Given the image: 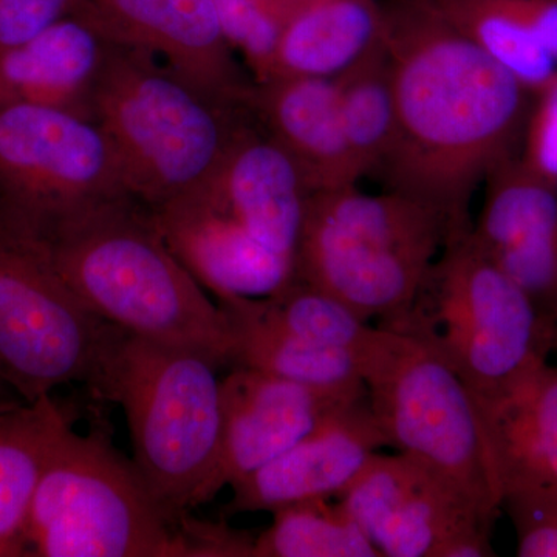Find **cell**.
I'll list each match as a JSON object with an SVG mask.
<instances>
[{
    "instance_id": "cell-1",
    "label": "cell",
    "mask_w": 557,
    "mask_h": 557,
    "mask_svg": "<svg viewBox=\"0 0 557 557\" xmlns=\"http://www.w3.org/2000/svg\"><path fill=\"white\" fill-rule=\"evenodd\" d=\"M383 7L397 131L375 175L434 212L449 242L471 231L487 174L519 156L534 95L428 0Z\"/></svg>"
},
{
    "instance_id": "cell-2",
    "label": "cell",
    "mask_w": 557,
    "mask_h": 557,
    "mask_svg": "<svg viewBox=\"0 0 557 557\" xmlns=\"http://www.w3.org/2000/svg\"><path fill=\"white\" fill-rule=\"evenodd\" d=\"M36 231L65 284L102 321L157 343L196 348L219 368H233L236 346L225 311L138 201H102Z\"/></svg>"
},
{
    "instance_id": "cell-3",
    "label": "cell",
    "mask_w": 557,
    "mask_h": 557,
    "mask_svg": "<svg viewBox=\"0 0 557 557\" xmlns=\"http://www.w3.org/2000/svg\"><path fill=\"white\" fill-rule=\"evenodd\" d=\"M219 369L196 348L157 343L109 324L87 386L95 398L124 410L135 467L161 508L177 522L200 507L218 463Z\"/></svg>"
},
{
    "instance_id": "cell-4",
    "label": "cell",
    "mask_w": 557,
    "mask_h": 557,
    "mask_svg": "<svg viewBox=\"0 0 557 557\" xmlns=\"http://www.w3.org/2000/svg\"><path fill=\"white\" fill-rule=\"evenodd\" d=\"M127 193L157 207L199 185L255 123L247 106L220 100L156 57L109 40L90 97Z\"/></svg>"
},
{
    "instance_id": "cell-5",
    "label": "cell",
    "mask_w": 557,
    "mask_h": 557,
    "mask_svg": "<svg viewBox=\"0 0 557 557\" xmlns=\"http://www.w3.org/2000/svg\"><path fill=\"white\" fill-rule=\"evenodd\" d=\"M36 557H218V523L172 519L101 426L62 429L25 533Z\"/></svg>"
},
{
    "instance_id": "cell-6",
    "label": "cell",
    "mask_w": 557,
    "mask_h": 557,
    "mask_svg": "<svg viewBox=\"0 0 557 557\" xmlns=\"http://www.w3.org/2000/svg\"><path fill=\"white\" fill-rule=\"evenodd\" d=\"M380 327L432 348L482 412L515 398L547 368L557 333L469 233L443 247L408 313Z\"/></svg>"
},
{
    "instance_id": "cell-7",
    "label": "cell",
    "mask_w": 557,
    "mask_h": 557,
    "mask_svg": "<svg viewBox=\"0 0 557 557\" xmlns=\"http://www.w3.org/2000/svg\"><path fill=\"white\" fill-rule=\"evenodd\" d=\"M446 242L442 220L401 194L317 190L306 203L296 274L366 322L388 325L413 306Z\"/></svg>"
},
{
    "instance_id": "cell-8",
    "label": "cell",
    "mask_w": 557,
    "mask_h": 557,
    "mask_svg": "<svg viewBox=\"0 0 557 557\" xmlns=\"http://www.w3.org/2000/svg\"><path fill=\"white\" fill-rule=\"evenodd\" d=\"M391 332L364 373L387 448L410 458L496 525L502 494L478 401L432 348Z\"/></svg>"
},
{
    "instance_id": "cell-9",
    "label": "cell",
    "mask_w": 557,
    "mask_h": 557,
    "mask_svg": "<svg viewBox=\"0 0 557 557\" xmlns=\"http://www.w3.org/2000/svg\"><path fill=\"white\" fill-rule=\"evenodd\" d=\"M108 327L65 284L38 231L0 207V381L27 403L89 386Z\"/></svg>"
},
{
    "instance_id": "cell-10",
    "label": "cell",
    "mask_w": 557,
    "mask_h": 557,
    "mask_svg": "<svg viewBox=\"0 0 557 557\" xmlns=\"http://www.w3.org/2000/svg\"><path fill=\"white\" fill-rule=\"evenodd\" d=\"M123 197L131 196L119 157L94 120L47 106L0 104V207L42 230Z\"/></svg>"
},
{
    "instance_id": "cell-11",
    "label": "cell",
    "mask_w": 557,
    "mask_h": 557,
    "mask_svg": "<svg viewBox=\"0 0 557 557\" xmlns=\"http://www.w3.org/2000/svg\"><path fill=\"white\" fill-rule=\"evenodd\" d=\"M336 500L381 557L496 556V525L401 454H375Z\"/></svg>"
},
{
    "instance_id": "cell-12",
    "label": "cell",
    "mask_w": 557,
    "mask_h": 557,
    "mask_svg": "<svg viewBox=\"0 0 557 557\" xmlns=\"http://www.w3.org/2000/svg\"><path fill=\"white\" fill-rule=\"evenodd\" d=\"M309 196L296 161L255 121L207 178L166 203L201 226L296 260Z\"/></svg>"
},
{
    "instance_id": "cell-13",
    "label": "cell",
    "mask_w": 557,
    "mask_h": 557,
    "mask_svg": "<svg viewBox=\"0 0 557 557\" xmlns=\"http://www.w3.org/2000/svg\"><path fill=\"white\" fill-rule=\"evenodd\" d=\"M75 14L112 42L148 51L208 94L249 108L255 81L226 42L214 0H78Z\"/></svg>"
},
{
    "instance_id": "cell-14",
    "label": "cell",
    "mask_w": 557,
    "mask_h": 557,
    "mask_svg": "<svg viewBox=\"0 0 557 557\" xmlns=\"http://www.w3.org/2000/svg\"><path fill=\"white\" fill-rule=\"evenodd\" d=\"M366 395L368 392L321 391L260 370L233 368L222 380L218 463L201 494V505L293 448Z\"/></svg>"
},
{
    "instance_id": "cell-15",
    "label": "cell",
    "mask_w": 557,
    "mask_h": 557,
    "mask_svg": "<svg viewBox=\"0 0 557 557\" xmlns=\"http://www.w3.org/2000/svg\"><path fill=\"white\" fill-rule=\"evenodd\" d=\"M384 448L386 437L366 395L293 448L233 483V497L222 509L223 518L273 515L289 505L338 498Z\"/></svg>"
},
{
    "instance_id": "cell-16",
    "label": "cell",
    "mask_w": 557,
    "mask_h": 557,
    "mask_svg": "<svg viewBox=\"0 0 557 557\" xmlns=\"http://www.w3.org/2000/svg\"><path fill=\"white\" fill-rule=\"evenodd\" d=\"M480 416L496 465L502 511L515 528L557 520V368L548 364L515 398Z\"/></svg>"
},
{
    "instance_id": "cell-17",
    "label": "cell",
    "mask_w": 557,
    "mask_h": 557,
    "mask_svg": "<svg viewBox=\"0 0 557 557\" xmlns=\"http://www.w3.org/2000/svg\"><path fill=\"white\" fill-rule=\"evenodd\" d=\"M249 110L296 161L310 194L357 186L362 178L344 135L335 78L255 83Z\"/></svg>"
},
{
    "instance_id": "cell-18",
    "label": "cell",
    "mask_w": 557,
    "mask_h": 557,
    "mask_svg": "<svg viewBox=\"0 0 557 557\" xmlns=\"http://www.w3.org/2000/svg\"><path fill=\"white\" fill-rule=\"evenodd\" d=\"M109 39L79 14L0 51V104L47 106L90 116V97Z\"/></svg>"
},
{
    "instance_id": "cell-19",
    "label": "cell",
    "mask_w": 557,
    "mask_h": 557,
    "mask_svg": "<svg viewBox=\"0 0 557 557\" xmlns=\"http://www.w3.org/2000/svg\"><path fill=\"white\" fill-rule=\"evenodd\" d=\"M531 94L557 73V0H428Z\"/></svg>"
},
{
    "instance_id": "cell-20",
    "label": "cell",
    "mask_w": 557,
    "mask_h": 557,
    "mask_svg": "<svg viewBox=\"0 0 557 557\" xmlns=\"http://www.w3.org/2000/svg\"><path fill=\"white\" fill-rule=\"evenodd\" d=\"M380 0H309L289 14L271 79L336 78L383 42Z\"/></svg>"
},
{
    "instance_id": "cell-21",
    "label": "cell",
    "mask_w": 557,
    "mask_h": 557,
    "mask_svg": "<svg viewBox=\"0 0 557 557\" xmlns=\"http://www.w3.org/2000/svg\"><path fill=\"white\" fill-rule=\"evenodd\" d=\"M234 336L233 368H249L321 391L366 394L357 362L322 347L263 317L255 299L220 298Z\"/></svg>"
},
{
    "instance_id": "cell-22",
    "label": "cell",
    "mask_w": 557,
    "mask_h": 557,
    "mask_svg": "<svg viewBox=\"0 0 557 557\" xmlns=\"http://www.w3.org/2000/svg\"><path fill=\"white\" fill-rule=\"evenodd\" d=\"M67 424L51 395L0 408V557L27 556L33 497L51 448Z\"/></svg>"
},
{
    "instance_id": "cell-23",
    "label": "cell",
    "mask_w": 557,
    "mask_h": 557,
    "mask_svg": "<svg viewBox=\"0 0 557 557\" xmlns=\"http://www.w3.org/2000/svg\"><path fill=\"white\" fill-rule=\"evenodd\" d=\"M485 197L469 239L487 260L536 251L557 239V185L522 157L487 174Z\"/></svg>"
},
{
    "instance_id": "cell-24",
    "label": "cell",
    "mask_w": 557,
    "mask_h": 557,
    "mask_svg": "<svg viewBox=\"0 0 557 557\" xmlns=\"http://www.w3.org/2000/svg\"><path fill=\"white\" fill-rule=\"evenodd\" d=\"M255 302L260 313L274 324L300 338L348 355L357 362L362 380L391 336L387 329L372 327L338 299L300 281Z\"/></svg>"
},
{
    "instance_id": "cell-25",
    "label": "cell",
    "mask_w": 557,
    "mask_h": 557,
    "mask_svg": "<svg viewBox=\"0 0 557 557\" xmlns=\"http://www.w3.org/2000/svg\"><path fill=\"white\" fill-rule=\"evenodd\" d=\"M335 79L348 149L362 177L375 175L397 131V106L384 44Z\"/></svg>"
},
{
    "instance_id": "cell-26",
    "label": "cell",
    "mask_w": 557,
    "mask_h": 557,
    "mask_svg": "<svg viewBox=\"0 0 557 557\" xmlns=\"http://www.w3.org/2000/svg\"><path fill=\"white\" fill-rule=\"evenodd\" d=\"M255 537L252 557H381L357 520L330 498L289 505Z\"/></svg>"
},
{
    "instance_id": "cell-27",
    "label": "cell",
    "mask_w": 557,
    "mask_h": 557,
    "mask_svg": "<svg viewBox=\"0 0 557 557\" xmlns=\"http://www.w3.org/2000/svg\"><path fill=\"white\" fill-rule=\"evenodd\" d=\"M214 5L231 49L240 54L256 84L267 83L287 17L260 0H214Z\"/></svg>"
},
{
    "instance_id": "cell-28",
    "label": "cell",
    "mask_w": 557,
    "mask_h": 557,
    "mask_svg": "<svg viewBox=\"0 0 557 557\" xmlns=\"http://www.w3.org/2000/svg\"><path fill=\"white\" fill-rule=\"evenodd\" d=\"M520 157L557 185V73L533 97Z\"/></svg>"
},
{
    "instance_id": "cell-29",
    "label": "cell",
    "mask_w": 557,
    "mask_h": 557,
    "mask_svg": "<svg viewBox=\"0 0 557 557\" xmlns=\"http://www.w3.org/2000/svg\"><path fill=\"white\" fill-rule=\"evenodd\" d=\"M76 7L78 0H0V51L35 38Z\"/></svg>"
},
{
    "instance_id": "cell-30",
    "label": "cell",
    "mask_w": 557,
    "mask_h": 557,
    "mask_svg": "<svg viewBox=\"0 0 557 557\" xmlns=\"http://www.w3.org/2000/svg\"><path fill=\"white\" fill-rule=\"evenodd\" d=\"M518 556L557 557V520H541L516 528Z\"/></svg>"
},
{
    "instance_id": "cell-31",
    "label": "cell",
    "mask_w": 557,
    "mask_h": 557,
    "mask_svg": "<svg viewBox=\"0 0 557 557\" xmlns=\"http://www.w3.org/2000/svg\"><path fill=\"white\" fill-rule=\"evenodd\" d=\"M260 2L265 3V5L271 7V9L278 11V13L284 14L287 17L293 11L299 9L300 5L307 3V0H260Z\"/></svg>"
},
{
    "instance_id": "cell-32",
    "label": "cell",
    "mask_w": 557,
    "mask_h": 557,
    "mask_svg": "<svg viewBox=\"0 0 557 557\" xmlns=\"http://www.w3.org/2000/svg\"><path fill=\"white\" fill-rule=\"evenodd\" d=\"M307 2H309V0H307Z\"/></svg>"
}]
</instances>
